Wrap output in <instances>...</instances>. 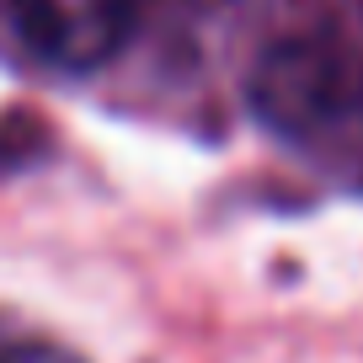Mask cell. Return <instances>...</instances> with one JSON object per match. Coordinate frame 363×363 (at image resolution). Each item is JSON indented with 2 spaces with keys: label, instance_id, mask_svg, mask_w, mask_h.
Wrapping results in <instances>:
<instances>
[{
  "label": "cell",
  "instance_id": "cell-2",
  "mask_svg": "<svg viewBox=\"0 0 363 363\" xmlns=\"http://www.w3.org/2000/svg\"><path fill=\"white\" fill-rule=\"evenodd\" d=\"M11 22L43 65L86 75L134 38V0H11Z\"/></svg>",
  "mask_w": 363,
  "mask_h": 363
},
{
  "label": "cell",
  "instance_id": "cell-1",
  "mask_svg": "<svg viewBox=\"0 0 363 363\" xmlns=\"http://www.w3.org/2000/svg\"><path fill=\"white\" fill-rule=\"evenodd\" d=\"M251 107L284 139H310L358 107L352 48L337 33H289L262 48L251 69Z\"/></svg>",
  "mask_w": 363,
  "mask_h": 363
},
{
  "label": "cell",
  "instance_id": "cell-3",
  "mask_svg": "<svg viewBox=\"0 0 363 363\" xmlns=\"http://www.w3.org/2000/svg\"><path fill=\"white\" fill-rule=\"evenodd\" d=\"M0 363H80V358L54 342H11V347H0Z\"/></svg>",
  "mask_w": 363,
  "mask_h": 363
},
{
  "label": "cell",
  "instance_id": "cell-4",
  "mask_svg": "<svg viewBox=\"0 0 363 363\" xmlns=\"http://www.w3.org/2000/svg\"><path fill=\"white\" fill-rule=\"evenodd\" d=\"M352 69H358V107H363V54H352Z\"/></svg>",
  "mask_w": 363,
  "mask_h": 363
}]
</instances>
